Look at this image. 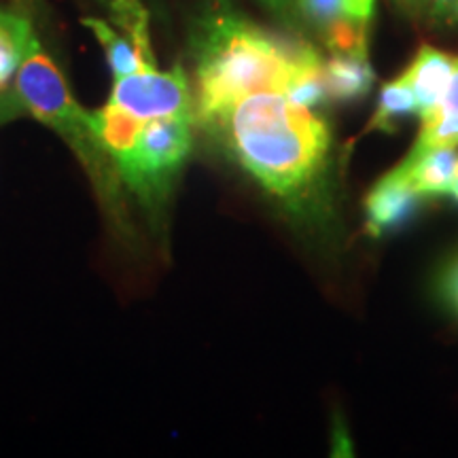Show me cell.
Returning <instances> with one entry per match:
<instances>
[{
	"label": "cell",
	"mask_w": 458,
	"mask_h": 458,
	"mask_svg": "<svg viewBox=\"0 0 458 458\" xmlns=\"http://www.w3.org/2000/svg\"><path fill=\"white\" fill-rule=\"evenodd\" d=\"M270 196L300 210L323 179L327 123L280 91H259L202 125Z\"/></svg>",
	"instance_id": "cell-1"
},
{
	"label": "cell",
	"mask_w": 458,
	"mask_h": 458,
	"mask_svg": "<svg viewBox=\"0 0 458 458\" xmlns=\"http://www.w3.org/2000/svg\"><path fill=\"white\" fill-rule=\"evenodd\" d=\"M193 62L198 125L213 122L250 94L280 91L286 96L303 77L323 71V60L310 45L253 24L223 0L198 21Z\"/></svg>",
	"instance_id": "cell-2"
},
{
	"label": "cell",
	"mask_w": 458,
	"mask_h": 458,
	"mask_svg": "<svg viewBox=\"0 0 458 458\" xmlns=\"http://www.w3.org/2000/svg\"><path fill=\"white\" fill-rule=\"evenodd\" d=\"M20 114H30L66 142L83 165L106 221L114 227L119 238L131 242L136 238V229L131 223L128 191L119 179L113 157L108 156L94 128L91 111H85L79 105L64 74L45 54L38 38H34L28 49L15 74L13 88L0 94V122Z\"/></svg>",
	"instance_id": "cell-3"
},
{
	"label": "cell",
	"mask_w": 458,
	"mask_h": 458,
	"mask_svg": "<svg viewBox=\"0 0 458 458\" xmlns=\"http://www.w3.org/2000/svg\"><path fill=\"white\" fill-rule=\"evenodd\" d=\"M91 122L128 196L156 233L164 232L170 196L193 147L196 114L136 119L105 105L91 113Z\"/></svg>",
	"instance_id": "cell-4"
},
{
	"label": "cell",
	"mask_w": 458,
	"mask_h": 458,
	"mask_svg": "<svg viewBox=\"0 0 458 458\" xmlns=\"http://www.w3.org/2000/svg\"><path fill=\"white\" fill-rule=\"evenodd\" d=\"M106 106L128 113L136 119L196 114V102L189 88L187 72L181 64L172 71H159L157 64H147L122 79H113Z\"/></svg>",
	"instance_id": "cell-5"
},
{
	"label": "cell",
	"mask_w": 458,
	"mask_h": 458,
	"mask_svg": "<svg viewBox=\"0 0 458 458\" xmlns=\"http://www.w3.org/2000/svg\"><path fill=\"white\" fill-rule=\"evenodd\" d=\"M452 68H454V57L425 45L416 54L408 71L399 77L414 94L420 119L428 117L444 100L452 79Z\"/></svg>",
	"instance_id": "cell-6"
},
{
	"label": "cell",
	"mask_w": 458,
	"mask_h": 458,
	"mask_svg": "<svg viewBox=\"0 0 458 458\" xmlns=\"http://www.w3.org/2000/svg\"><path fill=\"white\" fill-rule=\"evenodd\" d=\"M420 196L411 189L403 172L394 168L371 189L365 202V213H368V229L374 236L388 229L399 227L401 223L408 221L414 213Z\"/></svg>",
	"instance_id": "cell-7"
},
{
	"label": "cell",
	"mask_w": 458,
	"mask_h": 458,
	"mask_svg": "<svg viewBox=\"0 0 458 458\" xmlns=\"http://www.w3.org/2000/svg\"><path fill=\"white\" fill-rule=\"evenodd\" d=\"M377 0H295L291 17L301 20L318 37L342 24L369 26Z\"/></svg>",
	"instance_id": "cell-8"
},
{
	"label": "cell",
	"mask_w": 458,
	"mask_h": 458,
	"mask_svg": "<svg viewBox=\"0 0 458 458\" xmlns=\"http://www.w3.org/2000/svg\"><path fill=\"white\" fill-rule=\"evenodd\" d=\"M397 168L420 198L448 196L458 172V153L456 148H433L420 157H405Z\"/></svg>",
	"instance_id": "cell-9"
},
{
	"label": "cell",
	"mask_w": 458,
	"mask_h": 458,
	"mask_svg": "<svg viewBox=\"0 0 458 458\" xmlns=\"http://www.w3.org/2000/svg\"><path fill=\"white\" fill-rule=\"evenodd\" d=\"M458 147V57H454L452 79L439 106L422 119L420 136L408 159L420 157L433 148H456Z\"/></svg>",
	"instance_id": "cell-10"
},
{
	"label": "cell",
	"mask_w": 458,
	"mask_h": 458,
	"mask_svg": "<svg viewBox=\"0 0 458 458\" xmlns=\"http://www.w3.org/2000/svg\"><path fill=\"white\" fill-rule=\"evenodd\" d=\"M323 79L327 96L335 100H354L365 96L374 83L368 54H331L323 62Z\"/></svg>",
	"instance_id": "cell-11"
},
{
	"label": "cell",
	"mask_w": 458,
	"mask_h": 458,
	"mask_svg": "<svg viewBox=\"0 0 458 458\" xmlns=\"http://www.w3.org/2000/svg\"><path fill=\"white\" fill-rule=\"evenodd\" d=\"M83 26L89 28L91 34L98 38L102 49H105L113 79H122L147 64H157L156 57L140 55L130 38L122 30H117L114 24H108V21L98 20V17H85Z\"/></svg>",
	"instance_id": "cell-12"
},
{
	"label": "cell",
	"mask_w": 458,
	"mask_h": 458,
	"mask_svg": "<svg viewBox=\"0 0 458 458\" xmlns=\"http://www.w3.org/2000/svg\"><path fill=\"white\" fill-rule=\"evenodd\" d=\"M34 38L28 17L0 9V89L20 71Z\"/></svg>",
	"instance_id": "cell-13"
},
{
	"label": "cell",
	"mask_w": 458,
	"mask_h": 458,
	"mask_svg": "<svg viewBox=\"0 0 458 458\" xmlns=\"http://www.w3.org/2000/svg\"><path fill=\"white\" fill-rule=\"evenodd\" d=\"M411 113L418 114V105H416L414 94H411L408 85L401 81V79H397V81L386 83L385 88H382L380 102H377V111L374 114V119H371L369 128L388 131L394 128L397 119Z\"/></svg>",
	"instance_id": "cell-14"
},
{
	"label": "cell",
	"mask_w": 458,
	"mask_h": 458,
	"mask_svg": "<svg viewBox=\"0 0 458 458\" xmlns=\"http://www.w3.org/2000/svg\"><path fill=\"white\" fill-rule=\"evenodd\" d=\"M425 13L442 26H458V0H427Z\"/></svg>",
	"instance_id": "cell-15"
},
{
	"label": "cell",
	"mask_w": 458,
	"mask_h": 458,
	"mask_svg": "<svg viewBox=\"0 0 458 458\" xmlns=\"http://www.w3.org/2000/svg\"><path fill=\"white\" fill-rule=\"evenodd\" d=\"M259 3L266 4L267 9L276 11V13H280V15H291L295 0H259Z\"/></svg>",
	"instance_id": "cell-16"
},
{
	"label": "cell",
	"mask_w": 458,
	"mask_h": 458,
	"mask_svg": "<svg viewBox=\"0 0 458 458\" xmlns=\"http://www.w3.org/2000/svg\"><path fill=\"white\" fill-rule=\"evenodd\" d=\"M397 3L410 13H418V11H425L427 0H397Z\"/></svg>",
	"instance_id": "cell-17"
},
{
	"label": "cell",
	"mask_w": 458,
	"mask_h": 458,
	"mask_svg": "<svg viewBox=\"0 0 458 458\" xmlns=\"http://www.w3.org/2000/svg\"><path fill=\"white\" fill-rule=\"evenodd\" d=\"M448 196H452L458 202V172H456V179H454V185H452V189H450V193Z\"/></svg>",
	"instance_id": "cell-18"
},
{
	"label": "cell",
	"mask_w": 458,
	"mask_h": 458,
	"mask_svg": "<svg viewBox=\"0 0 458 458\" xmlns=\"http://www.w3.org/2000/svg\"><path fill=\"white\" fill-rule=\"evenodd\" d=\"M98 3H102V4H105V7L108 9V4H111V3H113V0H98Z\"/></svg>",
	"instance_id": "cell-19"
},
{
	"label": "cell",
	"mask_w": 458,
	"mask_h": 458,
	"mask_svg": "<svg viewBox=\"0 0 458 458\" xmlns=\"http://www.w3.org/2000/svg\"><path fill=\"white\" fill-rule=\"evenodd\" d=\"M456 295H458V280H456Z\"/></svg>",
	"instance_id": "cell-20"
}]
</instances>
